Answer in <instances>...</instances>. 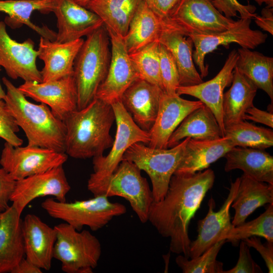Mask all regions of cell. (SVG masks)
Listing matches in <instances>:
<instances>
[{
    "label": "cell",
    "instance_id": "1",
    "mask_svg": "<svg viewBox=\"0 0 273 273\" xmlns=\"http://www.w3.org/2000/svg\"><path fill=\"white\" fill-rule=\"evenodd\" d=\"M214 180L210 169L193 174L174 173L164 198L153 202L148 221L161 236L170 238L171 252L189 258V224Z\"/></svg>",
    "mask_w": 273,
    "mask_h": 273
},
{
    "label": "cell",
    "instance_id": "2",
    "mask_svg": "<svg viewBox=\"0 0 273 273\" xmlns=\"http://www.w3.org/2000/svg\"><path fill=\"white\" fill-rule=\"evenodd\" d=\"M115 120L111 105L96 98L70 113L64 120L65 153L80 159L103 155L112 147L114 140L110 131Z\"/></svg>",
    "mask_w": 273,
    "mask_h": 273
},
{
    "label": "cell",
    "instance_id": "3",
    "mask_svg": "<svg viewBox=\"0 0 273 273\" xmlns=\"http://www.w3.org/2000/svg\"><path fill=\"white\" fill-rule=\"evenodd\" d=\"M4 99L18 125L24 131L28 145L65 153L66 127L43 103L36 104L26 97L9 79L4 77Z\"/></svg>",
    "mask_w": 273,
    "mask_h": 273
},
{
    "label": "cell",
    "instance_id": "4",
    "mask_svg": "<svg viewBox=\"0 0 273 273\" xmlns=\"http://www.w3.org/2000/svg\"><path fill=\"white\" fill-rule=\"evenodd\" d=\"M110 59V37L103 25L86 37L74 63L77 109L84 108L95 99L107 75Z\"/></svg>",
    "mask_w": 273,
    "mask_h": 273
},
{
    "label": "cell",
    "instance_id": "5",
    "mask_svg": "<svg viewBox=\"0 0 273 273\" xmlns=\"http://www.w3.org/2000/svg\"><path fill=\"white\" fill-rule=\"evenodd\" d=\"M87 187L94 196L123 198L142 223L148 221L154 201L152 192L141 170L133 163L123 159L110 175L98 180H88Z\"/></svg>",
    "mask_w": 273,
    "mask_h": 273
},
{
    "label": "cell",
    "instance_id": "6",
    "mask_svg": "<svg viewBox=\"0 0 273 273\" xmlns=\"http://www.w3.org/2000/svg\"><path fill=\"white\" fill-rule=\"evenodd\" d=\"M104 196L74 202L60 201L51 198L44 200L42 208L51 217L62 220L78 231L84 226L97 231L106 225L114 217L126 212L122 204L112 202Z\"/></svg>",
    "mask_w": 273,
    "mask_h": 273
},
{
    "label": "cell",
    "instance_id": "7",
    "mask_svg": "<svg viewBox=\"0 0 273 273\" xmlns=\"http://www.w3.org/2000/svg\"><path fill=\"white\" fill-rule=\"evenodd\" d=\"M56 241L54 258L66 273H92L98 264L102 246L98 239L87 230L78 231L63 222L54 226Z\"/></svg>",
    "mask_w": 273,
    "mask_h": 273
},
{
    "label": "cell",
    "instance_id": "8",
    "mask_svg": "<svg viewBox=\"0 0 273 273\" xmlns=\"http://www.w3.org/2000/svg\"><path fill=\"white\" fill-rule=\"evenodd\" d=\"M189 138H185L169 149L151 148L138 142L132 145L125 152L123 159L133 163L149 176L154 202L159 201L165 196Z\"/></svg>",
    "mask_w": 273,
    "mask_h": 273
},
{
    "label": "cell",
    "instance_id": "9",
    "mask_svg": "<svg viewBox=\"0 0 273 273\" xmlns=\"http://www.w3.org/2000/svg\"><path fill=\"white\" fill-rule=\"evenodd\" d=\"M111 106L117 125L115 139L107 155L103 154L93 158L94 172L88 180H98L110 175L123 160L129 147L138 142L148 145L150 141L149 132L141 129L136 124L121 101H116Z\"/></svg>",
    "mask_w": 273,
    "mask_h": 273
},
{
    "label": "cell",
    "instance_id": "10",
    "mask_svg": "<svg viewBox=\"0 0 273 273\" xmlns=\"http://www.w3.org/2000/svg\"><path fill=\"white\" fill-rule=\"evenodd\" d=\"M169 19L186 36L219 32L236 23L217 10L212 0H180Z\"/></svg>",
    "mask_w": 273,
    "mask_h": 273
},
{
    "label": "cell",
    "instance_id": "11",
    "mask_svg": "<svg viewBox=\"0 0 273 273\" xmlns=\"http://www.w3.org/2000/svg\"><path fill=\"white\" fill-rule=\"evenodd\" d=\"M67 158L64 152L28 145L14 146L5 142L0 164L17 181L63 165Z\"/></svg>",
    "mask_w": 273,
    "mask_h": 273
},
{
    "label": "cell",
    "instance_id": "12",
    "mask_svg": "<svg viewBox=\"0 0 273 273\" xmlns=\"http://www.w3.org/2000/svg\"><path fill=\"white\" fill-rule=\"evenodd\" d=\"M251 19L240 18L236 21L234 26L227 30L211 34L188 36L193 40L195 48L193 58L202 78L208 73V66L204 63L205 56L219 46L236 43L241 48L252 50L265 42L267 35L259 30L251 29Z\"/></svg>",
    "mask_w": 273,
    "mask_h": 273
},
{
    "label": "cell",
    "instance_id": "13",
    "mask_svg": "<svg viewBox=\"0 0 273 273\" xmlns=\"http://www.w3.org/2000/svg\"><path fill=\"white\" fill-rule=\"evenodd\" d=\"M106 29L111 43V59L107 75L99 87L95 98L111 105L121 101L125 90L140 77L130 59L123 38Z\"/></svg>",
    "mask_w": 273,
    "mask_h": 273
},
{
    "label": "cell",
    "instance_id": "14",
    "mask_svg": "<svg viewBox=\"0 0 273 273\" xmlns=\"http://www.w3.org/2000/svg\"><path fill=\"white\" fill-rule=\"evenodd\" d=\"M71 187L63 165L17 180L10 198L12 205L21 214L33 200L52 196L65 201Z\"/></svg>",
    "mask_w": 273,
    "mask_h": 273
},
{
    "label": "cell",
    "instance_id": "15",
    "mask_svg": "<svg viewBox=\"0 0 273 273\" xmlns=\"http://www.w3.org/2000/svg\"><path fill=\"white\" fill-rule=\"evenodd\" d=\"M37 58L33 40L28 38L20 42L13 39L7 32L6 23L0 20V67L7 75L13 79L42 82L36 65Z\"/></svg>",
    "mask_w": 273,
    "mask_h": 273
},
{
    "label": "cell",
    "instance_id": "16",
    "mask_svg": "<svg viewBox=\"0 0 273 273\" xmlns=\"http://www.w3.org/2000/svg\"><path fill=\"white\" fill-rule=\"evenodd\" d=\"M18 88L25 97L47 105L63 121L70 113L77 109L73 75L47 82L24 81Z\"/></svg>",
    "mask_w": 273,
    "mask_h": 273
},
{
    "label": "cell",
    "instance_id": "17",
    "mask_svg": "<svg viewBox=\"0 0 273 273\" xmlns=\"http://www.w3.org/2000/svg\"><path fill=\"white\" fill-rule=\"evenodd\" d=\"M240 179L232 181L228 196L221 208L217 211L214 200L211 198L208 203L209 209L205 217L198 222V235L191 242L189 258H195L213 246L217 242L225 240V237L235 226L231 221L230 209L235 198Z\"/></svg>",
    "mask_w": 273,
    "mask_h": 273
},
{
    "label": "cell",
    "instance_id": "18",
    "mask_svg": "<svg viewBox=\"0 0 273 273\" xmlns=\"http://www.w3.org/2000/svg\"><path fill=\"white\" fill-rule=\"evenodd\" d=\"M204 104L199 100L184 99L177 94L165 93L161 96L154 123L149 131L150 141L148 146L154 148H167L168 141L185 118Z\"/></svg>",
    "mask_w": 273,
    "mask_h": 273
},
{
    "label": "cell",
    "instance_id": "19",
    "mask_svg": "<svg viewBox=\"0 0 273 273\" xmlns=\"http://www.w3.org/2000/svg\"><path fill=\"white\" fill-rule=\"evenodd\" d=\"M53 12L57 18L55 40L58 42L83 38L104 25L99 16L72 0H58Z\"/></svg>",
    "mask_w": 273,
    "mask_h": 273
},
{
    "label": "cell",
    "instance_id": "20",
    "mask_svg": "<svg viewBox=\"0 0 273 273\" xmlns=\"http://www.w3.org/2000/svg\"><path fill=\"white\" fill-rule=\"evenodd\" d=\"M238 58L237 51L233 50L228 55L224 65L212 79L190 86L180 85L176 89L178 96L187 95L199 99L215 116L224 136L222 101L224 89L231 85L233 71Z\"/></svg>",
    "mask_w": 273,
    "mask_h": 273
},
{
    "label": "cell",
    "instance_id": "21",
    "mask_svg": "<svg viewBox=\"0 0 273 273\" xmlns=\"http://www.w3.org/2000/svg\"><path fill=\"white\" fill-rule=\"evenodd\" d=\"M22 229L26 258L41 269L49 270L57 238L54 228L36 215L28 214L22 219Z\"/></svg>",
    "mask_w": 273,
    "mask_h": 273
},
{
    "label": "cell",
    "instance_id": "22",
    "mask_svg": "<svg viewBox=\"0 0 273 273\" xmlns=\"http://www.w3.org/2000/svg\"><path fill=\"white\" fill-rule=\"evenodd\" d=\"M163 93L158 86L139 78L125 90L121 101L136 124L149 131L156 118Z\"/></svg>",
    "mask_w": 273,
    "mask_h": 273
},
{
    "label": "cell",
    "instance_id": "23",
    "mask_svg": "<svg viewBox=\"0 0 273 273\" xmlns=\"http://www.w3.org/2000/svg\"><path fill=\"white\" fill-rule=\"evenodd\" d=\"M83 42V38L60 42L40 37L37 52L44 63L40 71L42 82L73 75L74 63Z\"/></svg>",
    "mask_w": 273,
    "mask_h": 273
},
{
    "label": "cell",
    "instance_id": "24",
    "mask_svg": "<svg viewBox=\"0 0 273 273\" xmlns=\"http://www.w3.org/2000/svg\"><path fill=\"white\" fill-rule=\"evenodd\" d=\"M172 32L179 33L169 19L160 17L143 0L129 24L123 40L128 53H131L159 41L163 34Z\"/></svg>",
    "mask_w": 273,
    "mask_h": 273
},
{
    "label": "cell",
    "instance_id": "25",
    "mask_svg": "<svg viewBox=\"0 0 273 273\" xmlns=\"http://www.w3.org/2000/svg\"><path fill=\"white\" fill-rule=\"evenodd\" d=\"M235 147L226 136L213 140H197L189 138L181 160L174 172L193 174L207 169Z\"/></svg>",
    "mask_w": 273,
    "mask_h": 273
},
{
    "label": "cell",
    "instance_id": "26",
    "mask_svg": "<svg viewBox=\"0 0 273 273\" xmlns=\"http://www.w3.org/2000/svg\"><path fill=\"white\" fill-rule=\"evenodd\" d=\"M21 215L12 205L0 213V273H11L24 257Z\"/></svg>",
    "mask_w": 273,
    "mask_h": 273
},
{
    "label": "cell",
    "instance_id": "27",
    "mask_svg": "<svg viewBox=\"0 0 273 273\" xmlns=\"http://www.w3.org/2000/svg\"><path fill=\"white\" fill-rule=\"evenodd\" d=\"M58 0H0V13L6 14L5 23L13 28L23 25L38 33L40 37L55 40L57 32L46 26H40L31 20L33 12H53Z\"/></svg>",
    "mask_w": 273,
    "mask_h": 273
},
{
    "label": "cell",
    "instance_id": "28",
    "mask_svg": "<svg viewBox=\"0 0 273 273\" xmlns=\"http://www.w3.org/2000/svg\"><path fill=\"white\" fill-rule=\"evenodd\" d=\"M224 157L225 171L240 169L256 180L273 185V157L264 150L235 147Z\"/></svg>",
    "mask_w": 273,
    "mask_h": 273
},
{
    "label": "cell",
    "instance_id": "29",
    "mask_svg": "<svg viewBox=\"0 0 273 273\" xmlns=\"http://www.w3.org/2000/svg\"><path fill=\"white\" fill-rule=\"evenodd\" d=\"M239 179L237 193L231 205L235 210L232 222L235 226L245 222L258 207L273 203V185L256 180L244 173Z\"/></svg>",
    "mask_w": 273,
    "mask_h": 273
},
{
    "label": "cell",
    "instance_id": "30",
    "mask_svg": "<svg viewBox=\"0 0 273 273\" xmlns=\"http://www.w3.org/2000/svg\"><path fill=\"white\" fill-rule=\"evenodd\" d=\"M224 136L212 111L205 105L188 114L170 136L167 148L173 147L186 138L213 140Z\"/></svg>",
    "mask_w": 273,
    "mask_h": 273
},
{
    "label": "cell",
    "instance_id": "31",
    "mask_svg": "<svg viewBox=\"0 0 273 273\" xmlns=\"http://www.w3.org/2000/svg\"><path fill=\"white\" fill-rule=\"evenodd\" d=\"M230 88L223 94V122L225 126L244 120L246 110L253 106L258 88L235 67Z\"/></svg>",
    "mask_w": 273,
    "mask_h": 273
},
{
    "label": "cell",
    "instance_id": "32",
    "mask_svg": "<svg viewBox=\"0 0 273 273\" xmlns=\"http://www.w3.org/2000/svg\"><path fill=\"white\" fill-rule=\"evenodd\" d=\"M143 0H90L85 7L102 20L104 26L122 37Z\"/></svg>",
    "mask_w": 273,
    "mask_h": 273
},
{
    "label": "cell",
    "instance_id": "33",
    "mask_svg": "<svg viewBox=\"0 0 273 273\" xmlns=\"http://www.w3.org/2000/svg\"><path fill=\"white\" fill-rule=\"evenodd\" d=\"M171 53L176 65L179 85L190 86L199 84L203 78L196 69L193 60L192 39L189 36L172 32L163 34L159 40Z\"/></svg>",
    "mask_w": 273,
    "mask_h": 273
},
{
    "label": "cell",
    "instance_id": "34",
    "mask_svg": "<svg viewBox=\"0 0 273 273\" xmlns=\"http://www.w3.org/2000/svg\"><path fill=\"white\" fill-rule=\"evenodd\" d=\"M235 67L257 86L265 92L273 101V58L241 48Z\"/></svg>",
    "mask_w": 273,
    "mask_h": 273
},
{
    "label": "cell",
    "instance_id": "35",
    "mask_svg": "<svg viewBox=\"0 0 273 273\" xmlns=\"http://www.w3.org/2000/svg\"><path fill=\"white\" fill-rule=\"evenodd\" d=\"M224 136L229 138L234 147L264 150L273 145V131L257 126L245 120L224 127Z\"/></svg>",
    "mask_w": 273,
    "mask_h": 273
},
{
    "label": "cell",
    "instance_id": "36",
    "mask_svg": "<svg viewBox=\"0 0 273 273\" xmlns=\"http://www.w3.org/2000/svg\"><path fill=\"white\" fill-rule=\"evenodd\" d=\"M159 47V42L156 41L129 53V56L140 78L157 85L163 90Z\"/></svg>",
    "mask_w": 273,
    "mask_h": 273
},
{
    "label": "cell",
    "instance_id": "37",
    "mask_svg": "<svg viewBox=\"0 0 273 273\" xmlns=\"http://www.w3.org/2000/svg\"><path fill=\"white\" fill-rule=\"evenodd\" d=\"M252 236L273 242V203L269 204L265 211L256 218L234 226L226 236L225 240L235 245Z\"/></svg>",
    "mask_w": 273,
    "mask_h": 273
},
{
    "label": "cell",
    "instance_id": "38",
    "mask_svg": "<svg viewBox=\"0 0 273 273\" xmlns=\"http://www.w3.org/2000/svg\"><path fill=\"white\" fill-rule=\"evenodd\" d=\"M225 240L217 242L199 256L190 258L178 254L175 262L184 273H222L223 263L216 257Z\"/></svg>",
    "mask_w": 273,
    "mask_h": 273
},
{
    "label": "cell",
    "instance_id": "39",
    "mask_svg": "<svg viewBox=\"0 0 273 273\" xmlns=\"http://www.w3.org/2000/svg\"><path fill=\"white\" fill-rule=\"evenodd\" d=\"M160 71L164 93L176 94L179 85L176 65L170 52L159 42Z\"/></svg>",
    "mask_w": 273,
    "mask_h": 273
},
{
    "label": "cell",
    "instance_id": "40",
    "mask_svg": "<svg viewBox=\"0 0 273 273\" xmlns=\"http://www.w3.org/2000/svg\"><path fill=\"white\" fill-rule=\"evenodd\" d=\"M19 128L5 101L0 99V138L14 146H21L23 140L17 134Z\"/></svg>",
    "mask_w": 273,
    "mask_h": 273
},
{
    "label": "cell",
    "instance_id": "41",
    "mask_svg": "<svg viewBox=\"0 0 273 273\" xmlns=\"http://www.w3.org/2000/svg\"><path fill=\"white\" fill-rule=\"evenodd\" d=\"M214 6L225 17L232 18L236 17L237 13L241 18H254L256 7L253 5H244L237 0H212Z\"/></svg>",
    "mask_w": 273,
    "mask_h": 273
},
{
    "label": "cell",
    "instance_id": "42",
    "mask_svg": "<svg viewBox=\"0 0 273 273\" xmlns=\"http://www.w3.org/2000/svg\"><path fill=\"white\" fill-rule=\"evenodd\" d=\"M250 247L243 241L240 244L239 256L236 265L222 273H260V267L254 261L250 254Z\"/></svg>",
    "mask_w": 273,
    "mask_h": 273
},
{
    "label": "cell",
    "instance_id": "43",
    "mask_svg": "<svg viewBox=\"0 0 273 273\" xmlns=\"http://www.w3.org/2000/svg\"><path fill=\"white\" fill-rule=\"evenodd\" d=\"M250 248L255 249L263 259L269 273L273 272V242H261L259 237L252 236L243 240Z\"/></svg>",
    "mask_w": 273,
    "mask_h": 273
},
{
    "label": "cell",
    "instance_id": "44",
    "mask_svg": "<svg viewBox=\"0 0 273 273\" xmlns=\"http://www.w3.org/2000/svg\"><path fill=\"white\" fill-rule=\"evenodd\" d=\"M16 180L3 167H0V213L7 209Z\"/></svg>",
    "mask_w": 273,
    "mask_h": 273
},
{
    "label": "cell",
    "instance_id": "45",
    "mask_svg": "<svg viewBox=\"0 0 273 273\" xmlns=\"http://www.w3.org/2000/svg\"><path fill=\"white\" fill-rule=\"evenodd\" d=\"M180 0H144L148 7L165 20L170 16Z\"/></svg>",
    "mask_w": 273,
    "mask_h": 273
},
{
    "label": "cell",
    "instance_id": "46",
    "mask_svg": "<svg viewBox=\"0 0 273 273\" xmlns=\"http://www.w3.org/2000/svg\"><path fill=\"white\" fill-rule=\"evenodd\" d=\"M244 120H250L273 127L272 112L261 110L254 106L246 110Z\"/></svg>",
    "mask_w": 273,
    "mask_h": 273
},
{
    "label": "cell",
    "instance_id": "47",
    "mask_svg": "<svg viewBox=\"0 0 273 273\" xmlns=\"http://www.w3.org/2000/svg\"><path fill=\"white\" fill-rule=\"evenodd\" d=\"M261 16L256 15L254 18L256 24L263 30L273 34L272 7H266L261 12Z\"/></svg>",
    "mask_w": 273,
    "mask_h": 273
},
{
    "label": "cell",
    "instance_id": "48",
    "mask_svg": "<svg viewBox=\"0 0 273 273\" xmlns=\"http://www.w3.org/2000/svg\"><path fill=\"white\" fill-rule=\"evenodd\" d=\"M42 269L28 260L22 258L11 273H42Z\"/></svg>",
    "mask_w": 273,
    "mask_h": 273
},
{
    "label": "cell",
    "instance_id": "49",
    "mask_svg": "<svg viewBox=\"0 0 273 273\" xmlns=\"http://www.w3.org/2000/svg\"><path fill=\"white\" fill-rule=\"evenodd\" d=\"M258 5L261 6L263 4H265L267 7H272L273 0H253Z\"/></svg>",
    "mask_w": 273,
    "mask_h": 273
},
{
    "label": "cell",
    "instance_id": "50",
    "mask_svg": "<svg viewBox=\"0 0 273 273\" xmlns=\"http://www.w3.org/2000/svg\"><path fill=\"white\" fill-rule=\"evenodd\" d=\"M1 70V67H0V71ZM5 96H6V92L3 88L1 82H0V99L4 100Z\"/></svg>",
    "mask_w": 273,
    "mask_h": 273
},
{
    "label": "cell",
    "instance_id": "51",
    "mask_svg": "<svg viewBox=\"0 0 273 273\" xmlns=\"http://www.w3.org/2000/svg\"><path fill=\"white\" fill-rule=\"evenodd\" d=\"M74 2H76V3L78 4L79 5L82 6L83 7H85L86 4L88 3L89 1L90 0H72Z\"/></svg>",
    "mask_w": 273,
    "mask_h": 273
}]
</instances>
